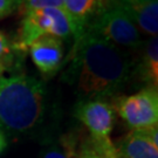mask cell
Segmentation results:
<instances>
[{
	"instance_id": "obj_1",
	"label": "cell",
	"mask_w": 158,
	"mask_h": 158,
	"mask_svg": "<svg viewBox=\"0 0 158 158\" xmlns=\"http://www.w3.org/2000/svg\"><path fill=\"white\" fill-rule=\"evenodd\" d=\"M72 62L63 75L80 101L115 96L131 76L130 57L117 46L90 32L76 40Z\"/></svg>"
},
{
	"instance_id": "obj_2",
	"label": "cell",
	"mask_w": 158,
	"mask_h": 158,
	"mask_svg": "<svg viewBox=\"0 0 158 158\" xmlns=\"http://www.w3.org/2000/svg\"><path fill=\"white\" fill-rule=\"evenodd\" d=\"M45 111V85L34 76H0V128L27 132L40 123Z\"/></svg>"
},
{
	"instance_id": "obj_3",
	"label": "cell",
	"mask_w": 158,
	"mask_h": 158,
	"mask_svg": "<svg viewBox=\"0 0 158 158\" xmlns=\"http://www.w3.org/2000/svg\"><path fill=\"white\" fill-rule=\"evenodd\" d=\"M51 35L59 39H68L73 35V25L63 8L46 7L23 13L19 40L14 44L19 52H25L35 40Z\"/></svg>"
},
{
	"instance_id": "obj_4",
	"label": "cell",
	"mask_w": 158,
	"mask_h": 158,
	"mask_svg": "<svg viewBox=\"0 0 158 158\" xmlns=\"http://www.w3.org/2000/svg\"><path fill=\"white\" fill-rule=\"evenodd\" d=\"M88 32L98 35L115 46L127 48H138L143 46L139 29L128 14L113 2L96 17Z\"/></svg>"
},
{
	"instance_id": "obj_5",
	"label": "cell",
	"mask_w": 158,
	"mask_h": 158,
	"mask_svg": "<svg viewBox=\"0 0 158 158\" xmlns=\"http://www.w3.org/2000/svg\"><path fill=\"white\" fill-rule=\"evenodd\" d=\"M113 107L131 130H144L158 125L156 88L147 87L132 95L117 97Z\"/></svg>"
},
{
	"instance_id": "obj_6",
	"label": "cell",
	"mask_w": 158,
	"mask_h": 158,
	"mask_svg": "<svg viewBox=\"0 0 158 158\" xmlns=\"http://www.w3.org/2000/svg\"><path fill=\"white\" fill-rule=\"evenodd\" d=\"M74 115L83 123L90 134V138L100 143L110 142V134L115 124V109L104 100L79 101L74 109Z\"/></svg>"
},
{
	"instance_id": "obj_7",
	"label": "cell",
	"mask_w": 158,
	"mask_h": 158,
	"mask_svg": "<svg viewBox=\"0 0 158 158\" xmlns=\"http://www.w3.org/2000/svg\"><path fill=\"white\" fill-rule=\"evenodd\" d=\"M28 49L33 63L44 75L52 76L60 69L64 55L61 39L51 35L41 36Z\"/></svg>"
},
{
	"instance_id": "obj_8",
	"label": "cell",
	"mask_w": 158,
	"mask_h": 158,
	"mask_svg": "<svg viewBox=\"0 0 158 158\" xmlns=\"http://www.w3.org/2000/svg\"><path fill=\"white\" fill-rule=\"evenodd\" d=\"M158 125L144 130H131L119 142L121 158H158Z\"/></svg>"
},
{
	"instance_id": "obj_9",
	"label": "cell",
	"mask_w": 158,
	"mask_h": 158,
	"mask_svg": "<svg viewBox=\"0 0 158 158\" xmlns=\"http://www.w3.org/2000/svg\"><path fill=\"white\" fill-rule=\"evenodd\" d=\"M111 2L119 7L123 12H125L138 29L149 34L150 36H157L158 1H152L149 4H135V2H118L111 0Z\"/></svg>"
},
{
	"instance_id": "obj_10",
	"label": "cell",
	"mask_w": 158,
	"mask_h": 158,
	"mask_svg": "<svg viewBox=\"0 0 158 158\" xmlns=\"http://www.w3.org/2000/svg\"><path fill=\"white\" fill-rule=\"evenodd\" d=\"M63 2L64 11L73 25V35L76 41L85 32L87 23L95 13L97 0H63Z\"/></svg>"
},
{
	"instance_id": "obj_11",
	"label": "cell",
	"mask_w": 158,
	"mask_h": 158,
	"mask_svg": "<svg viewBox=\"0 0 158 158\" xmlns=\"http://www.w3.org/2000/svg\"><path fill=\"white\" fill-rule=\"evenodd\" d=\"M137 72L147 87L156 88L158 85V40L151 36L143 46V54Z\"/></svg>"
},
{
	"instance_id": "obj_12",
	"label": "cell",
	"mask_w": 158,
	"mask_h": 158,
	"mask_svg": "<svg viewBox=\"0 0 158 158\" xmlns=\"http://www.w3.org/2000/svg\"><path fill=\"white\" fill-rule=\"evenodd\" d=\"M79 158H121L113 142L100 143L88 137L80 145Z\"/></svg>"
},
{
	"instance_id": "obj_13",
	"label": "cell",
	"mask_w": 158,
	"mask_h": 158,
	"mask_svg": "<svg viewBox=\"0 0 158 158\" xmlns=\"http://www.w3.org/2000/svg\"><path fill=\"white\" fill-rule=\"evenodd\" d=\"M79 150L75 137L64 136L47 148L42 158H79Z\"/></svg>"
},
{
	"instance_id": "obj_14",
	"label": "cell",
	"mask_w": 158,
	"mask_h": 158,
	"mask_svg": "<svg viewBox=\"0 0 158 158\" xmlns=\"http://www.w3.org/2000/svg\"><path fill=\"white\" fill-rule=\"evenodd\" d=\"M18 53L21 52L18 51L15 45L0 31V69L2 72L14 68Z\"/></svg>"
},
{
	"instance_id": "obj_15",
	"label": "cell",
	"mask_w": 158,
	"mask_h": 158,
	"mask_svg": "<svg viewBox=\"0 0 158 158\" xmlns=\"http://www.w3.org/2000/svg\"><path fill=\"white\" fill-rule=\"evenodd\" d=\"M46 7L64 10V2L63 0H18V10H20L23 13Z\"/></svg>"
},
{
	"instance_id": "obj_16",
	"label": "cell",
	"mask_w": 158,
	"mask_h": 158,
	"mask_svg": "<svg viewBox=\"0 0 158 158\" xmlns=\"http://www.w3.org/2000/svg\"><path fill=\"white\" fill-rule=\"evenodd\" d=\"M18 10V0H0V19L8 17Z\"/></svg>"
},
{
	"instance_id": "obj_17",
	"label": "cell",
	"mask_w": 158,
	"mask_h": 158,
	"mask_svg": "<svg viewBox=\"0 0 158 158\" xmlns=\"http://www.w3.org/2000/svg\"><path fill=\"white\" fill-rule=\"evenodd\" d=\"M7 147V141H6V136L4 134V130L0 128V153L5 150V148Z\"/></svg>"
},
{
	"instance_id": "obj_18",
	"label": "cell",
	"mask_w": 158,
	"mask_h": 158,
	"mask_svg": "<svg viewBox=\"0 0 158 158\" xmlns=\"http://www.w3.org/2000/svg\"><path fill=\"white\" fill-rule=\"evenodd\" d=\"M118 2H135V4H149L152 1H157V0H115Z\"/></svg>"
},
{
	"instance_id": "obj_19",
	"label": "cell",
	"mask_w": 158,
	"mask_h": 158,
	"mask_svg": "<svg viewBox=\"0 0 158 158\" xmlns=\"http://www.w3.org/2000/svg\"><path fill=\"white\" fill-rule=\"evenodd\" d=\"M2 73H4V72H2L1 69H0V76H2Z\"/></svg>"
}]
</instances>
